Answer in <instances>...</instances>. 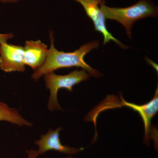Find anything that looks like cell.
I'll return each instance as SVG.
<instances>
[{"instance_id": "6da1fadb", "label": "cell", "mask_w": 158, "mask_h": 158, "mask_svg": "<svg viewBox=\"0 0 158 158\" xmlns=\"http://www.w3.org/2000/svg\"><path fill=\"white\" fill-rule=\"evenodd\" d=\"M51 47L48 49V54L45 62L38 69L32 74V79L37 81L43 76L49 73L61 68L81 67L87 71L90 76L98 77L102 74L96 69H94L85 62L84 58L92 50L98 49L99 42L94 40L82 45L81 47L71 52H65L59 51L54 46L52 32L50 34Z\"/></svg>"}, {"instance_id": "7a4b0ae2", "label": "cell", "mask_w": 158, "mask_h": 158, "mask_svg": "<svg viewBox=\"0 0 158 158\" xmlns=\"http://www.w3.org/2000/svg\"><path fill=\"white\" fill-rule=\"evenodd\" d=\"M100 9L106 18L116 21L123 26L130 39L132 38V28L137 20L158 15L157 7L149 0H140L126 8L108 7L104 4L101 6Z\"/></svg>"}, {"instance_id": "3957f363", "label": "cell", "mask_w": 158, "mask_h": 158, "mask_svg": "<svg viewBox=\"0 0 158 158\" xmlns=\"http://www.w3.org/2000/svg\"><path fill=\"white\" fill-rule=\"evenodd\" d=\"M90 76L88 72L84 69L74 70L65 75H56L54 72L46 74L44 75L46 87L50 92L48 104V110L51 111L62 110L57 97L59 89L65 88L72 91L74 86L87 81Z\"/></svg>"}, {"instance_id": "277c9868", "label": "cell", "mask_w": 158, "mask_h": 158, "mask_svg": "<svg viewBox=\"0 0 158 158\" xmlns=\"http://www.w3.org/2000/svg\"><path fill=\"white\" fill-rule=\"evenodd\" d=\"M12 37L11 34L0 38V69L6 72L25 70L24 62V47L9 44L8 39Z\"/></svg>"}, {"instance_id": "5b68a950", "label": "cell", "mask_w": 158, "mask_h": 158, "mask_svg": "<svg viewBox=\"0 0 158 158\" xmlns=\"http://www.w3.org/2000/svg\"><path fill=\"white\" fill-rule=\"evenodd\" d=\"M81 4L86 11V14L92 20L95 31L101 33L104 37L103 44L113 40L117 45L123 49L128 48L118 39L113 37L107 29L106 18L100 9L102 5H104V0H74Z\"/></svg>"}, {"instance_id": "8992f818", "label": "cell", "mask_w": 158, "mask_h": 158, "mask_svg": "<svg viewBox=\"0 0 158 158\" xmlns=\"http://www.w3.org/2000/svg\"><path fill=\"white\" fill-rule=\"evenodd\" d=\"M62 129V127H59L55 130H49L45 135L41 136L40 139L35 141V144L38 146L37 152L39 155H42L50 150L68 155L76 154L82 150V148L69 147L61 143L59 132Z\"/></svg>"}, {"instance_id": "52a82bcc", "label": "cell", "mask_w": 158, "mask_h": 158, "mask_svg": "<svg viewBox=\"0 0 158 158\" xmlns=\"http://www.w3.org/2000/svg\"><path fill=\"white\" fill-rule=\"evenodd\" d=\"M47 46L40 40H29L24 47V62L34 70L38 69L45 62L48 54Z\"/></svg>"}, {"instance_id": "ba28073f", "label": "cell", "mask_w": 158, "mask_h": 158, "mask_svg": "<svg viewBox=\"0 0 158 158\" xmlns=\"http://www.w3.org/2000/svg\"><path fill=\"white\" fill-rule=\"evenodd\" d=\"M158 89L157 88L153 98L147 103L137 105L123 101V105L132 108L139 113L144 123V140L145 143H148L150 139L151 122L158 110Z\"/></svg>"}, {"instance_id": "9c48e42d", "label": "cell", "mask_w": 158, "mask_h": 158, "mask_svg": "<svg viewBox=\"0 0 158 158\" xmlns=\"http://www.w3.org/2000/svg\"><path fill=\"white\" fill-rule=\"evenodd\" d=\"M6 121L19 127L33 126L31 123L26 120L14 108L9 107L5 103L0 101V121Z\"/></svg>"}, {"instance_id": "30bf717a", "label": "cell", "mask_w": 158, "mask_h": 158, "mask_svg": "<svg viewBox=\"0 0 158 158\" xmlns=\"http://www.w3.org/2000/svg\"><path fill=\"white\" fill-rule=\"evenodd\" d=\"M39 156L37 151L31 149L28 152V156L27 157L25 158H37Z\"/></svg>"}, {"instance_id": "8fae6325", "label": "cell", "mask_w": 158, "mask_h": 158, "mask_svg": "<svg viewBox=\"0 0 158 158\" xmlns=\"http://www.w3.org/2000/svg\"><path fill=\"white\" fill-rule=\"evenodd\" d=\"M19 0H0L1 2L3 3H15Z\"/></svg>"}, {"instance_id": "7c38bea8", "label": "cell", "mask_w": 158, "mask_h": 158, "mask_svg": "<svg viewBox=\"0 0 158 158\" xmlns=\"http://www.w3.org/2000/svg\"><path fill=\"white\" fill-rule=\"evenodd\" d=\"M147 62H148L149 64H151V65H152L153 66H154V68L156 69H157V70L158 69V67H156V66H154L155 65H156V64L155 63H154V62H153L152 60H151L150 59H147Z\"/></svg>"}, {"instance_id": "4fadbf2b", "label": "cell", "mask_w": 158, "mask_h": 158, "mask_svg": "<svg viewBox=\"0 0 158 158\" xmlns=\"http://www.w3.org/2000/svg\"><path fill=\"white\" fill-rule=\"evenodd\" d=\"M9 34H3L2 36H0V38H2V37H7V36H8V35H9Z\"/></svg>"}, {"instance_id": "5bb4252c", "label": "cell", "mask_w": 158, "mask_h": 158, "mask_svg": "<svg viewBox=\"0 0 158 158\" xmlns=\"http://www.w3.org/2000/svg\"><path fill=\"white\" fill-rule=\"evenodd\" d=\"M3 35V34H0V36H2Z\"/></svg>"}, {"instance_id": "9a60e30c", "label": "cell", "mask_w": 158, "mask_h": 158, "mask_svg": "<svg viewBox=\"0 0 158 158\" xmlns=\"http://www.w3.org/2000/svg\"><path fill=\"white\" fill-rule=\"evenodd\" d=\"M72 158V157H67V158Z\"/></svg>"}]
</instances>
